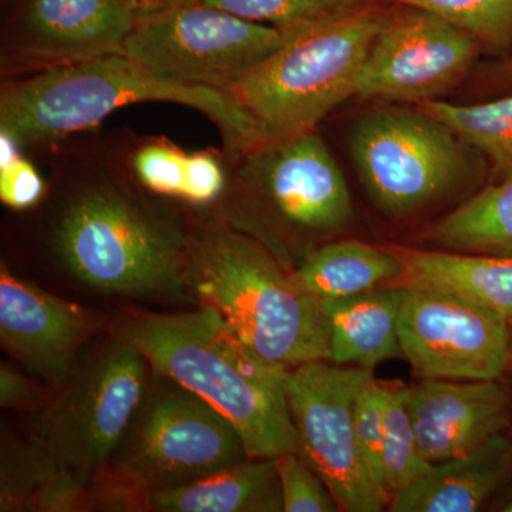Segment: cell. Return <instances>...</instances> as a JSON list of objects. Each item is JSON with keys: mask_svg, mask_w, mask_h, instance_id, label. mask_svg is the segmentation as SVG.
<instances>
[{"mask_svg": "<svg viewBox=\"0 0 512 512\" xmlns=\"http://www.w3.org/2000/svg\"><path fill=\"white\" fill-rule=\"evenodd\" d=\"M111 332L126 339L151 370L197 394L235 427L251 458L298 450L286 399L288 370L244 345L214 309L154 313L126 309Z\"/></svg>", "mask_w": 512, "mask_h": 512, "instance_id": "obj_1", "label": "cell"}, {"mask_svg": "<svg viewBox=\"0 0 512 512\" xmlns=\"http://www.w3.org/2000/svg\"><path fill=\"white\" fill-rule=\"evenodd\" d=\"M146 101L181 104L207 116L220 130L228 160L264 143L258 124L228 92L161 79L121 53L3 84L0 134L19 146L52 143Z\"/></svg>", "mask_w": 512, "mask_h": 512, "instance_id": "obj_2", "label": "cell"}, {"mask_svg": "<svg viewBox=\"0 0 512 512\" xmlns=\"http://www.w3.org/2000/svg\"><path fill=\"white\" fill-rule=\"evenodd\" d=\"M191 229V288L252 353L292 367L328 360L329 328L319 299L271 252L214 214Z\"/></svg>", "mask_w": 512, "mask_h": 512, "instance_id": "obj_3", "label": "cell"}, {"mask_svg": "<svg viewBox=\"0 0 512 512\" xmlns=\"http://www.w3.org/2000/svg\"><path fill=\"white\" fill-rule=\"evenodd\" d=\"M211 214L264 245L289 271L353 220L345 175L315 130L231 158Z\"/></svg>", "mask_w": 512, "mask_h": 512, "instance_id": "obj_4", "label": "cell"}, {"mask_svg": "<svg viewBox=\"0 0 512 512\" xmlns=\"http://www.w3.org/2000/svg\"><path fill=\"white\" fill-rule=\"evenodd\" d=\"M55 234L64 265L94 291L151 299L192 293L191 229L123 185L77 191Z\"/></svg>", "mask_w": 512, "mask_h": 512, "instance_id": "obj_5", "label": "cell"}, {"mask_svg": "<svg viewBox=\"0 0 512 512\" xmlns=\"http://www.w3.org/2000/svg\"><path fill=\"white\" fill-rule=\"evenodd\" d=\"M383 18L370 5L295 28L284 45L227 92L258 124L264 143L313 131L330 111L356 96Z\"/></svg>", "mask_w": 512, "mask_h": 512, "instance_id": "obj_6", "label": "cell"}, {"mask_svg": "<svg viewBox=\"0 0 512 512\" xmlns=\"http://www.w3.org/2000/svg\"><path fill=\"white\" fill-rule=\"evenodd\" d=\"M150 363L126 339H109L80 360L40 413L30 443L49 470L89 487L116 454L150 384Z\"/></svg>", "mask_w": 512, "mask_h": 512, "instance_id": "obj_7", "label": "cell"}, {"mask_svg": "<svg viewBox=\"0 0 512 512\" xmlns=\"http://www.w3.org/2000/svg\"><path fill=\"white\" fill-rule=\"evenodd\" d=\"M471 151L420 106L372 111L350 133L357 175L380 214L393 221L443 204L473 183Z\"/></svg>", "mask_w": 512, "mask_h": 512, "instance_id": "obj_8", "label": "cell"}, {"mask_svg": "<svg viewBox=\"0 0 512 512\" xmlns=\"http://www.w3.org/2000/svg\"><path fill=\"white\" fill-rule=\"evenodd\" d=\"M292 32L194 0L138 19L121 55L161 79L227 92Z\"/></svg>", "mask_w": 512, "mask_h": 512, "instance_id": "obj_9", "label": "cell"}, {"mask_svg": "<svg viewBox=\"0 0 512 512\" xmlns=\"http://www.w3.org/2000/svg\"><path fill=\"white\" fill-rule=\"evenodd\" d=\"M247 458L244 440L220 412L153 372L146 397L110 461L156 493L194 483Z\"/></svg>", "mask_w": 512, "mask_h": 512, "instance_id": "obj_10", "label": "cell"}, {"mask_svg": "<svg viewBox=\"0 0 512 512\" xmlns=\"http://www.w3.org/2000/svg\"><path fill=\"white\" fill-rule=\"evenodd\" d=\"M373 375L362 367L316 360L286 372L289 413L301 454L332 491L340 511L380 512L390 497L376 483L360 450L355 404Z\"/></svg>", "mask_w": 512, "mask_h": 512, "instance_id": "obj_11", "label": "cell"}, {"mask_svg": "<svg viewBox=\"0 0 512 512\" xmlns=\"http://www.w3.org/2000/svg\"><path fill=\"white\" fill-rule=\"evenodd\" d=\"M399 335L419 379L500 380L512 365L503 316L457 293L404 288Z\"/></svg>", "mask_w": 512, "mask_h": 512, "instance_id": "obj_12", "label": "cell"}, {"mask_svg": "<svg viewBox=\"0 0 512 512\" xmlns=\"http://www.w3.org/2000/svg\"><path fill=\"white\" fill-rule=\"evenodd\" d=\"M384 13L356 84L362 99L441 100L470 72L480 43L436 13L413 6Z\"/></svg>", "mask_w": 512, "mask_h": 512, "instance_id": "obj_13", "label": "cell"}, {"mask_svg": "<svg viewBox=\"0 0 512 512\" xmlns=\"http://www.w3.org/2000/svg\"><path fill=\"white\" fill-rule=\"evenodd\" d=\"M136 23L124 0H19L3 35V70L29 76L119 55Z\"/></svg>", "mask_w": 512, "mask_h": 512, "instance_id": "obj_14", "label": "cell"}, {"mask_svg": "<svg viewBox=\"0 0 512 512\" xmlns=\"http://www.w3.org/2000/svg\"><path fill=\"white\" fill-rule=\"evenodd\" d=\"M107 328L99 313L22 281L2 265V349L56 392L79 365L84 346Z\"/></svg>", "mask_w": 512, "mask_h": 512, "instance_id": "obj_15", "label": "cell"}, {"mask_svg": "<svg viewBox=\"0 0 512 512\" xmlns=\"http://www.w3.org/2000/svg\"><path fill=\"white\" fill-rule=\"evenodd\" d=\"M406 403L424 460L444 463L471 453L511 423V394L500 380L419 379Z\"/></svg>", "mask_w": 512, "mask_h": 512, "instance_id": "obj_16", "label": "cell"}, {"mask_svg": "<svg viewBox=\"0 0 512 512\" xmlns=\"http://www.w3.org/2000/svg\"><path fill=\"white\" fill-rule=\"evenodd\" d=\"M512 474V437L497 434L464 456L434 464L424 476L397 493L392 512H476Z\"/></svg>", "mask_w": 512, "mask_h": 512, "instance_id": "obj_17", "label": "cell"}, {"mask_svg": "<svg viewBox=\"0 0 512 512\" xmlns=\"http://www.w3.org/2000/svg\"><path fill=\"white\" fill-rule=\"evenodd\" d=\"M404 288L383 286L342 299L319 301L329 328V362L373 370L403 359L399 320Z\"/></svg>", "mask_w": 512, "mask_h": 512, "instance_id": "obj_18", "label": "cell"}, {"mask_svg": "<svg viewBox=\"0 0 512 512\" xmlns=\"http://www.w3.org/2000/svg\"><path fill=\"white\" fill-rule=\"evenodd\" d=\"M403 272L394 286L457 293L500 313L512 340V258L389 245Z\"/></svg>", "mask_w": 512, "mask_h": 512, "instance_id": "obj_19", "label": "cell"}, {"mask_svg": "<svg viewBox=\"0 0 512 512\" xmlns=\"http://www.w3.org/2000/svg\"><path fill=\"white\" fill-rule=\"evenodd\" d=\"M284 512L275 457L247 458L210 476L151 494V512Z\"/></svg>", "mask_w": 512, "mask_h": 512, "instance_id": "obj_20", "label": "cell"}, {"mask_svg": "<svg viewBox=\"0 0 512 512\" xmlns=\"http://www.w3.org/2000/svg\"><path fill=\"white\" fill-rule=\"evenodd\" d=\"M403 268L392 249L356 239H335L312 252L292 271L313 298L342 299L394 286Z\"/></svg>", "mask_w": 512, "mask_h": 512, "instance_id": "obj_21", "label": "cell"}, {"mask_svg": "<svg viewBox=\"0 0 512 512\" xmlns=\"http://www.w3.org/2000/svg\"><path fill=\"white\" fill-rule=\"evenodd\" d=\"M427 238L441 251L512 258V178L467 198Z\"/></svg>", "mask_w": 512, "mask_h": 512, "instance_id": "obj_22", "label": "cell"}, {"mask_svg": "<svg viewBox=\"0 0 512 512\" xmlns=\"http://www.w3.org/2000/svg\"><path fill=\"white\" fill-rule=\"evenodd\" d=\"M420 107L487 158L498 181L512 178V94L480 104L434 100Z\"/></svg>", "mask_w": 512, "mask_h": 512, "instance_id": "obj_23", "label": "cell"}, {"mask_svg": "<svg viewBox=\"0 0 512 512\" xmlns=\"http://www.w3.org/2000/svg\"><path fill=\"white\" fill-rule=\"evenodd\" d=\"M431 464L421 454L409 407L406 386L386 383L384 404L383 474L390 501L427 473Z\"/></svg>", "mask_w": 512, "mask_h": 512, "instance_id": "obj_24", "label": "cell"}, {"mask_svg": "<svg viewBox=\"0 0 512 512\" xmlns=\"http://www.w3.org/2000/svg\"><path fill=\"white\" fill-rule=\"evenodd\" d=\"M436 13L464 30L481 47L504 49L512 43V0H384Z\"/></svg>", "mask_w": 512, "mask_h": 512, "instance_id": "obj_25", "label": "cell"}, {"mask_svg": "<svg viewBox=\"0 0 512 512\" xmlns=\"http://www.w3.org/2000/svg\"><path fill=\"white\" fill-rule=\"evenodd\" d=\"M239 18L282 30L302 28L383 0H200Z\"/></svg>", "mask_w": 512, "mask_h": 512, "instance_id": "obj_26", "label": "cell"}, {"mask_svg": "<svg viewBox=\"0 0 512 512\" xmlns=\"http://www.w3.org/2000/svg\"><path fill=\"white\" fill-rule=\"evenodd\" d=\"M281 481L284 512H336L339 505L323 478L298 453L275 457Z\"/></svg>", "mask_w": 512, "mask_h": 512, "instance_id": "obj_27", "label": "cell"}, {"mask_svg": "<svg viewBox=\"0 0 512 512\" xmlns=\"http://www.w3.org/2000/svg\"><path fill=\"white\" fill-rule=\"evenodd\" d=\"M384 404L386 383L372 375L360 387L356 397L355 429L367 468L387 494L383 474Z\"/></svg>", "mask_w": 512, "mask_h": 512, "instance_id": "obj_28", "label": "cell"}, {"mask_svg": "<svg viewBox=\"0 0 512 512\" xmlns=\"http://www.w3.org/2000/svg\"><path fill=\"white\" fill-rule=\"evenodd\" d=\"M187 154L164 140L150 141L133 156V173L138 183L154 194L183 198Z\"/></svg>", "mask_w": 512, "mask_h": 512, "instance_id": "obj_29", "label": "cell"}, {"mask_svg": "<svg viewBox=\"0 0 512 512\" xmlns=\"http://www.w3.org/2000/svg\"><path fill=\"white\" fill-rule=\"evenodd\" d=\"M94 511L150 512L151 491L119 464L109 461L89 483Z\"/></svg>", "mask_w": 512, "mask_h": 512, "instance_id": "obj_30", "label": "cell"}, {"mask_svg": "<svg viewBox=\"0 0 512 512\" xmlns=\"http://www.w3.org/2000/svg\"><path fill=\"white\" fill-rule=\"evenodd\" d=\"M228 184V171L217 154L197 151L187 154L183 198L194 205H214Z\"/></svg>", "mask_w": 512, "mask_h": 512, "instance_id": "obj_31", "label": "cell"}, {"mask_svg": "<svg viewBox=\"0 0 512 512\" xmlns=\"http://www.w3.org/2000/svg\"><path fill=\"white\" fill-rule=\"evenodd\" d=\"M56 390L26 376L8 362L0 365V406L15 412L42 413L52 404Z\"/></svg>", "mask_w": 512, "mask_h": 512, "instance_id": "obj_32", "label": "cell"}, {"mask_svg": "<svg viewBox=\"0 0 512 512\" xmlns=\"http://www.w3.org/2000/svg\"><path fill=\"white\" fill-rule=\"evenodd\" d=\"M45 184L35 167L22 157L0 164V200L13 210H28L43 197Z\"/></svg>", "mask_w": 512, "mask_h": 512, "instance_id": "obj_33", "label": "cell"}, {"mask_svg": "<svg viewBox=\"0 0 512 512\" xmlns=\"http://www.w3.org/2000/svg\"><path fill=\"white\" fill-rule=\"evenodd\" d=\"M190 2H194V0H124L137 20Z\"/></svg>", "mask_w": 512, "mask_h": 512, "instance_id": "obj_34", "label": "cell"}, {"mask_svg": "<svg viewBox=\"0 0 512 512\" xmlns=\"http://www.w3.org/2000/svg\"><path fill=\"white\" fill-rule=\"evenodd\" d=\"M501 76L504 77L505 82L512 83V60L501 67Z\"/></svg>", "mask_w": 512, "mask_h": 512, "instance_id": "obj_35", "label": "cell"}, {"mask_svg": "<svg viewBox=\"0 0 512 512\" xmlns=\"http://www.w3.org/2000/svg\"><path fill=\"white\" fill-rule=\"evenodd\" d=\"M500 510L512 512V497L510 498V500L505 501V503L503 504V507H501Z\"/></svg>", "mask_w": 512, "mask_h": 512, "instance_id": "obj_36", "label": "cell"}]
</instances>
